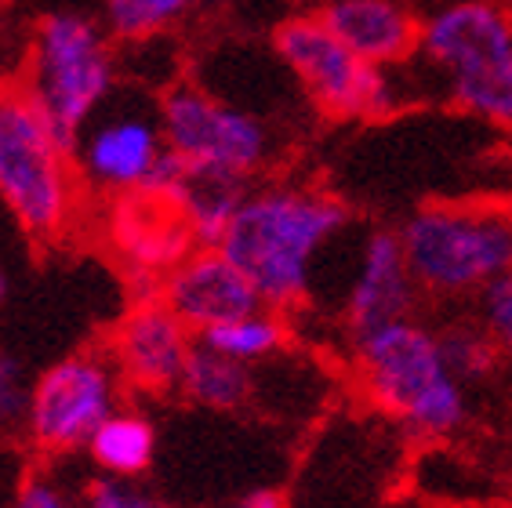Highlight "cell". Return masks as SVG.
I'll return each instance as SVG.
<instances>
[{"label": "cell", "mask_w": 512, "mask_h": 508, "mask_svg": "<svg viewBox=\"0 0 512 508\" xmlns=\"http://www.w3.org/2000/svg\"><path fill=\"white\" fill-rule=\"evenodd\" d=\"M88 458L102 476L113 479H138L146 476L153 458H157V429L142 411L109 414L99 432L88 443Z\"/></svg>", "instance_id": "e0dca14e"}, {"label": "cell", "mask_w": 512, "mask_h": 508, "mask_svg": "<svg viewBox=\"0 0 512 508\" xmlns=\"http://www.w3.org/2000/svg\"><path fill=\"white\" fill-rule=\"evenodd\" d=\"M316 15L353 55L378 69H407L418 55L422 11L411 0H327Z\"/></svg>", "instance_id": "5bb4252c"}, {"label": "cell", "mask_w": 512, "mask_h": 508, "mask_svg": "<svg viewBox=\"0 0 512 508\" xmlns=\"http://www.w3.org/2000/svg\"><path fill=\"white\" fill-rule=\"evenodd\" d=\"M120 371L113 356L69 352L33 381L26 432L48 454L88 450L109 414L120 411Z\"/></svg>", "instance_id": "9c48e42d"}, {"label": "cell", "mask_w": 512, "mask_h": 508, "mask_svg": "<svg viewBox=\"0 0 512 508\" xmlns=\"http://www.w3.org/2000/svg\"><path fill=\"white\" fill-rule=\"evenodd\" d=\"M356 381L385 418L414 440H447L469 421V385L451 371L440 331L396 320L349 342Z\"/></svg>", "instance_id": "7a4b0ae2"}, {"label": "cell", "mask_w": 512, "mask_h": 508, "mask_svg": "<svg viewBox=\"0 0 512 508\" xmlns=\"http://www.w3.org/2000/svg\"><path fill=\"white\" fill-rule=\"evenodd\" d=\"M160 127L171 153L197 171L251 182L273 157L269 127L244 106H233L200 84L168 88L160 98Z\"/></svg>", "instance_id": "ba28073f"}, {"label": "cell", "mask_w": 512, "mask_h": 508, "mask_svg": "<svg viewBox=\"0 0 512 508\" xmlns=\"http://www.w3.org/2000/svg\"><path fill=\"white\" fill-rule=\"evenodd\" d=\"M160 302L193 334H204L218 323L266 309L255 284L218 247H197L178 269H171Z\"/></svg>", "instance_id": "4fadbf2b"}, {"label": "cell", "mask_w": 512, "mask_h": 508, "mask_svg": "<svg viewBox=\"0 0 512 508\" xmlns=\"http://www.w3.org/2000/svg\"><path fill=\"white\" fill-rule=\"evenodd\" d=\"M4 302H8V276L0 273V309H4Z\"/></svg>", "instance_id": "83f0119b"}, {"label": "cell", "mask_w": 512, "mask_h": 508, "mask_svg": "<svg viewBox=\"0 0 512 508\" xmlns=\"http://www.w3.org/2000/svg\"><path fill=\"white\" fill-rule=\"evenodd\" d=\"M411 66L429 69L454 109L512 131V8L505 0H436L422 11Z\"/></svg>", "instance_id": "3957f363"}, {"label": "cell", "mask_w": 512, "mask_h": 508, "mask_svg": "<svg viewBox=\"0 0 512 508\" xmlns=\"http://www.w3.org/2000/svg\"><path fill=\"white\" fill-rule=\"evenodd\" d=\"M440 345H444V356L451 363V371L465 381V385H476V381H487L498 367H502V349L494 342L487 327L480 320H458L451 327H440Z\"/></svg>", "instance_id": "44dd1931"}, {"label": "cell", "mask_w": 512, "mask_h": 508, "mask_svg": "<svg viewBox=\"0 0 512 508\" xmlns=\"http://www.w3.org/2000/svg\"><path fill=\"white\" fill-rule=\"evenodd\" d=\"M84 508H175V505L153 498L149 490L138 487L135 479L99 476L91 479L88 494H84Z\"/></svg>", "instance_id": "603a6c76"}, {"label": "cell", "mask_w": 512, "mask_h": 508, "mask_svg": "<svg viewBox=\"0 0 512 508\" xmlns=\"http://www.w3.org/2000/svg\"><path fill=\"white\" fill-rule=\"evenodd\" d=\"M197 349V334L164 302L131 305L113 334V363L131 389L164 396L182 385L186 363Z\"/></svg>", "instance_id": "7c38bea8"}, {"label": "cell", "mask_w": 512, "mask_h": 508, "mask_svg": "<svg viewBox=\"0 0 512 508\" xmlns=\"http://www.w3.org/2000/svg\"><path fill=\"white\" fill-rule=\"evenodd\" d=\"M353 222V211L313 186L251 189L218 251L255 284L266 309L291 313L313 291L320 254Z\"/></svg>", "instance_id": "6da1fadb"}, {"label": "cell", "mask_w": 512, "mask_h": 508, "mask_svg": "<svg viewBox=\"0 0 512 508\" xmlns=\"http://www.w3.org/2000/svg\"><path fill=\"white\" fill-rule=\"evenodd\" d=\"M33 385L26 381V363L11 349H0V429H19L30 418Z\"/></svg>", "instance_id": "7402d4cb"}, {"label": "cell", "mask_w": 512, "mask_h": 508, "mask_svg": "<svg viewBox=\"0 0 512 508\" xmlns=\"http://www.w3.org/2000/svg\"><path fill=\"white\" fill-rule=\"evenodd\" d=\"M226 508H287V498L276 487H255V490H244Z\"/></svg>", "instance_id": "484cf974"}, {"label": "cell", "mask_w": 512, "mask_h": 508, "mask_svg": "<svg viewBox=\"0 0 512 508\" xmlns=\"http://www.w3.org/2000/svg\"><path fill=\"white\" fill-rule=\"evenodd\" d=\"M320 4H327V0H320Z\"/></svg>", "instance_id": "f1b7e54d"}, {"label": "cell", "mask_w": 512, "mask_h": 508, "mask_svg": "<svg viewBox=\"0 0 512 508\" xmlns=\"http://www.w3.org/2000/svg\"><path fill=\"white\" fill-rule=\"evenodd\" d=\"M229 0H189V8H222Z\"/></svg>", "instance_id": "4316f807"}, {"label": "cell", "mask_w": 512, "mask_h": 508, "mask_svg": "<svg viewBox=\"0 0 512 508\" xmlns=\"http://www.w3.org/2000/svg\"><path fill=\"white\" fill-rule=\"evenodd\" d=\"M197 342L207 345V349L222 352L229 360L247 363H266L273 360L276 352H284L287 342H291V327H287L284 313L276 309H258V313H247L240 320L218 323L211 331L197 334Z\"/></svg>", "instance_id": "d6986e66"}, {"label": "cell", "mask_w": 512, "mask_h": 508, "mask_svg": "<svg viewBox=\"0 0 512 508\" xmlns=\"http://www.w3.org/2000/svg\"><path fill=\"white\" fill-rule=\"evenodd\" d=\"M164 149L168 142L160 127V106H142L138 98L113 91L95 120L80 131L73 146V171L95 193H142Z\"/></svg>", "instance_id": "30bf717a"}, {"label": "cell", "mask_w": 512, "mask_h": 508, "mask_svg": "<svg viewBox=\"0 0 512 508\" xmlns=\"http://www.w3.org/2000/svg\"><path fill=\"white\" fill-rule=\"evenodd\" d=\"M109 240L128 269H149L160 276H168L197 251L182 211L153 193H128L113 200Z\"/></svg>", "instance_id": "9a60e30c"}, {"label": "cell", "mask_w": 512, "mask_h": 508, "mask_svg": "<svg viewBox=\"0 0 512 508\" xmlns=\"http://www.w3.org/2000/svg\"><path fill=\"white\" fill-rule=\"evenodd\" d=\"M273 51L309 102L331 120H385L404 102L396 69H378L353 55L316 11L280 22Z\"/></svg>", "instance_id": "52a82bcc"}, {"label": "cell", "mask_w": 512, "mask_h": 508, "mask_svg": "<svg viewBox=\"0 0 512 508\" xmlns=\"http://www.w3.org/2000/svg\"><path fill=\"white\" fill-rule=\"evenodd\" d=\"M73 157L51 135L26 84L0 88V200L37 240L66 233L77 186Z\"/></svg>", "instance_id": "8992f818"}, {"label": "cell", "mask_w": 512, "mask_h": 508, "mask_svg": "<svg viewBox=\"0 0 512 508\" xmlns=\"http://www.w3.org/2000/svg\"><path fill=\"white\" fill-rule=\"evenodd\" d=\"M476 316L487 327L498 349H509L512 345V273L502 276L498 284H491L487 291L476 298Z\"/></svg>", "instance_id": "cb8c5ba5"}, {"label": "cell", "mask_w": 512, "mask_h": 508, "mask_svg": "<svg viewBox=\"0 0 512 508\" xmlns=\"http://www.w3.org/2000/svg\"><path fill=\"white\" fill-rule=\"evenodd\" d=\"M26 91L48 120L51 135L73 157L80 131L117 91L109 33L84 11H48L33 30Z\"/></svg>", "instance_id": "5b68a950"}, {"label": "cell", "mask_w": 512, "mask_h": 508, "mask_svg": "<svg viewBox=\"0 0 512 508\" xmlns=\"http://www.w3.org/2000/svg\"><path fill=\"white\" fill-rule=\"evenodd\" d=\"M11 508H77V505H73V498H69L55 479L33 476L19 487V494H15V501H11Z\"/></svg>", "instance_id": "d4e9b609"}, {"label": "cell", "mask_w": 512, "mask_h": 508, "mask_svg": "<svg viewBox=\"0 0 512 508\" xmlns=\"http://www.w3.org/2000/svg\"><path fill=\"white\" fill-rule=\"evenodd\" d=\"M178 392L186 396L189 403H197L204 411H240L251 403L255 396V367L237 363L222 356V352L207 349L197 342L193 356L186 363V374H182V385Z\"/></svg>", "instance_id": "ac0fdd59"}, {"label": "cell", "mask_w": 512, "mask_h": 508, "mask_svg": "<svg viewBox=\"0 0 512 508\" xmlns=\"http://www.w3.org/2000/svg\"><path fill=\"white\" fill-rule=\"evenodd\" d=\"M189 0H102V26L113 40L146 44L182 22Z\"/></svg>", "instance_id": "ffe728a7"}, {"label": "cell", "mask_w": 512, "mask_h": 508, "mask_svg": "<svg viewBox=\"0 0 512 508\" xmlns=\"http://www.w3.org/2000/svg\"><path fill=\"white\" fill-rule=\"evenodd\" d=\"M247 193H251V186H247L244 178H229V175H215V171L189 167L186 182H182V189L175 193L171 204L182 211L197 247H222L229 225H233V218L244 207Z\"/></svg>", "instance_id": "2e32d148"}, {"label": "cell", "mask_w": 512, "mask_h": 508, "mask_svg": "<svg viewBox=\"0 0 512 508\" xmlns=\"http://www.w3.org/2000/svg\"><path fill=\"white\" fill-rule=\"evenodd\" d=\"M414 284L436 302H476L512 273V204L440 200L396 225Z\"/></svg>", "instance_id": "277c9868"}, {"label": "cell", "mask_w": 512, "mask_h": 508, "mask_svg": "<svg viewBox=\"0 0 512 508\" xmlns=\"http://www.w3.org/2000/svg\"><path fill=\"white\" fill-rule=\"evenodd\" d=\"M418 298H422V291L414 284L400 233L396 229H371L360 244V254H356L353 280L345 287V338L356 342V338H364L378 327L407 320L418 309Z\"/></svg>", "instance_id": "8fae6325"}]
</instances>
